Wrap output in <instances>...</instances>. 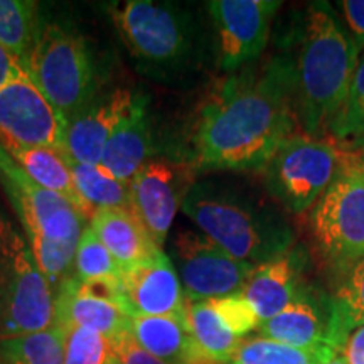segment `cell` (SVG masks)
Masks as SVG:
<instances>
[{
	"instance_id": "37",
	"label": "cell",
	"mask_w": 364,
	"mask_h": 364,
	"mask_svg": "<svg viewBox=\"0 0 364 364\" xmlns=\"http://www.w3.org/2000/svg\"><path fill=\"white\" fill-rule=\"evenodd\" d=\"M349 145H351V147H349V150H351L354 156L358 157V161L364 166V136H363V139L356 140V142L349 144Z\"/></svg>"
},
{
	"instance_id": "35",
	"label": "cell",
	"mask_w": 364,
	"mask_h": 364,
	"mask_svg": "<svg viewBox=\"0 0 364 364\" xmlns=\"http://www.w3.org/2000/svg\"><path fill=\"white\" fill-rule=\"evenodd\" d=\"M341 356L348 364H364V326H359L344 341Z\"/></svg>"
},
{
	"instance_id": "5",
	"label": "cell",
	"mask_w": 364,
	"mask_h": 364,
	"mask_svg": "<svg viewBox=\"0 0 364 364\" xmlns=\"http://www.w3.org/2000/svg\"><path fill=\"white\" fill-rule=\"evenodd\" d=\"M358 162L349 149L322 136L294 134L279 145L262 167L263 182L273 201L302 215L316 206L338 177Z\"/></svg>"
},
{
	"instance_id": "22",
	"label": "cell",
	"mask_w": 364,
	"mask_h": 364,
	"mask_svg": "<svg viewBox=\"0 0 364 364\" xmlns=\"http://www.w3.org/2000/svg\"><path fill=\"white\" fill-rule=\"evenodd\" d=\"M4 149L36 184L68 199L83 215L85 220L93 218V213L90 211L75 188L65 150L51 147H17V145H4Z\"/></svg>"
},
{
	"instance_id": "26",
	"label": "cell",
	"mask_w": 364,
	"mask_h": 364,
	"mask_svg": "<svg viewBox=\"0 0 364 364\" xmlns=\"http://www.w3.org/2000/svg\"><path fill=\"white\" fill-rule=\"evenodd\" d=\"M0 364H65V331L49 329L0 339Z\"/></svg>"
},
{
	"instance_id": "1",
	"label": "cell",
	"mask_w": 364,
	"mask_h": 364,
	"mask_svg": "<svg viewBox=\"0 0 364 364\" xmlns=\"http://www.w3.org/2000/svg\"><path fill=\"white\" fill-rule=\"evenodd\" d=\"M295 125L292 65L279 49L208 95L189 136V161L204 171H262Z\"/></svg>"
},
{
	"instance_id": "4",
	"label": "cell",
	"mask_w": 364,
	"mask_h": 364,
	"mask_svg": "<svg viewBox=\"0 0 364 364\" xmlns=\"http://www.w3.org/2000/svg\"><path fill=\"white\" fill-rule=\"evenodd\" d=\"M122 43L145 76L176 81L203 68L208 38L194 12L176 2L127 0L108 6Z\"/></svg>"
},
{
	"instance_id": "27",
	"label": "cell",
	"mask_w": 364,
	"mask_h": 364,
	"mask_svg": "<svg viewBox=\"0 0 364 364\" xmlns=\"http://www.w3.org/2000/svg\"><path fill=\"white\" fill-rule=\"evenodd\" d=\"M339 354L332 348L322 346L316 349L295 348L279 341L253 338L241 343L231 358V364H326Z\"/></svg>"
},
{
	"instance_id": "31",
	"label": "cell",
	"mask_w": 364,
	"mask_h": 364,
	"mask_svg": "<svg viewBox=\"0 0 364 364\" xmlns=\"http://www.w3.org/2000/svg\"><path fill=\"white\" fill-rule=\"evenodd\" d=\"M65 331V364H107L110 339L98 332L70 327Z\"/></svg>"
},
{
	"instance_id": "15",
	"label": "cell",
	"mask_w": 364,
	"mask_h": 364,
	"mask_svg": "<svg viewBox=\"0 0 364 364\" xmlns=\"http://www.w3.org/2000/svg\"><path fill=\"white\" fill-rule=\"evenodd\" d=\"M258 331L262 338L306 349L327 346L341 353L346 341L334 300L311 287H304L290 306L263 322Z\"/></svg>"
},
{
	"instance_id": "9",
	"label": "cell",
	"mask_w": 364,
	"mask_h": 364,
	"mask_svg": "<svg viewBox=\"0 0 364 364\" xmlns=\"http://www.w3.org/2000/svg\"><path fill=\"white\" fill-rule=\"evenodd\" d=\"M0 181L24 228L27 241L49 240L78 247L85 218L68 199L41 188L0 144Z\"/></svg>"
},
{
	"instance_id": "8",
	"label": "cell",
	"mask_w": 364,
	"mask_h": 364,
	"mask_svg": "<svg viewBox=\"0 0 364 364\" xmlns=\"http://www.w3.org/2000/svg\"><path fill=\"white\" fill-rule=\"evenodd\" d=\"M312 230L332 265L348 272L364 257V166L354 162L316 203Z\"/></svg>"
},
{
	"instance_id": "10",
	"label": "cell",
	"mask_w": 364,
	"mask_h": 364,
	"mask_svg": "<svg viewBox=\"0 0 364 364\" xmlns=\"http://www.w3.org/2000/svg\"><path fill=\"white\" fill-rule=\"evenodd\" d=\"M280 0H211L206 4L215 27V56L228 75L245 70L265 51Z\"/></svg>"
},
{
	"instance_id": "23",
	"label": "cell",
	"mask_w": 364,
	"mask_h": 364,
	"mask_svg": "<svg viewBox=\"0 0 364 364\" xmlns=\"http://www.w3.org/2000/svg\"><path fill=\"white\" fill-rule=\"evenodd\" d=\"M186 324L208 364L230 363L243 339L235 336L218 316L211 300H186Z\"/></svg>"
},
{
	"instance_id": "33",
	"label": "cell",
	"mask_w": 364,
	"mask_h": 364,
	"mask_svg": "<svg viewBox=\"0 0 364 364\" xmlns=\"http://www.w3.org/2000/svg\"><path fill=\"white\" fill-rule=\"evenodd\" d=\"M110 354L118 364H167L136 343L130 331L110 339Z\"/></svg>"
},
{
	"instance_id": "13",
	"label": "cell",
	"mask_w": 364,
	"mask_h": 364,
	"mask_svg": "<svg viewBox=\"0 0 364 364\" xmlns=\"http://www.w3.org/2000/svg\"><path fill=\"white\" fill-rule=\"evenodd\" d=\"M186 172L174 164L152 159L129 182L130 211L159 248L167 241L177 211L193 188Z\"/></svg>"
},
{
	"instance_id": "2",
	"label": "cell",
	"mask_w": 364,
	"mask_h": 364,
	"mask_svg": "<svg viewBox=\"0 0 364 364\" xmlns=\"http://www.w3.org/2000/svg\"><path fill=\"white\" fill-rule=\"evenodd\" d=\"M279 49L292 65L294 110L302 134L322 136L343 107L361 51L329 2H311L290 19Z\"/></svg>"
},
{
	"instance_id": "20",
	"label": "cell",
	"mask_w": 364,
	"mask_h": 364,
	"mask_svg": "<svg viewBox=\"0 0 364 364\" xmlns=\"http://www.w3.org/2000/svg\"><path fill=\"white\" fill-rule=\"evenodd\" d=\"M90 226L124 272L164 252L130 209H100Z\"/></svg>"
},
{
	"instance_id": "25",
	"label": "cell",
	"mask_w": 364,
	"mask_h": 364,
	"mask_svg": "<svg viewBox=\"0 0 364 364\" xmlns=\"http://www.w3.org/2000/svg\"><path fill=\"white\" fill-rule=\"evenodd\" d=\"M68 164L75 188L93 215L100 209H130L129 184L117 181L100 166L78 162L70 156Z\"/></svg>"
},
{
	"instance_id": "19",
	"label": "cell",
	"mask_w": 364,
	"mask_h": 364,
	"mask_svg": "<svg viewBox=\"0 0 364 364\" xmlns=\"http://www.w3.org/2000/svg\"><path fill=\"white\" fill-rule=\"evenodd\" d=\"M156 152L154 132L149 117V100L145 95L136 97L108 139L100 167L117 181L129 182Z\"/></svg>"
},
{
	"instance_id": "16",
	"label": "cell",
	"mask_w": 364,
	"mask_h": 364,
	"mask_svg": "<svg viewBox=\"0 0 364 364\" xmlns=\"http://www.w3.org/2000/svg\"><path fill=\"white\" fill-rule=\"evenodd\" d=\"M122 295L130 316L186 317V295L179 275L164 252L124 272Z\"/></svg>"
},
{
	"instance_id": "6",
	"label": "cell",
	"mask_w": 364,
	"mask_h": 364,
	"mask_svg": "<svg viewBox=\"0 0 364 364\" xmlns=\"http://www.w3.org/2000/svg\"><path fill=\"white\" fill-rule=\"evenodd\" d=\"M26 73L66 124L98 95L88 44L61 24L41 26Z\"/></svg>"
},
{
	"instance_id": "17",
	"label": "cell",
	"mask_w": 364,
	"mask_h": 364,
	"mask_svg": "<svg viewBox=\"0 0 364 364\" xmlns=\"http://www.w3.org/2000/svg\"><path fill=\"white\" fill-rule=\"evenodd\" d=\"M136 97L132 90L97 95L66 125L65 152L75 161L100 166L108 139Z\"/></svg>"
},
{
	"instance_id": "12",
	"label": "cell",
	"mask_w": 364,
	"mask_h": 364,
	"mask_svg": "<svg viewBox=\"0 0 364 364\" xmlns=\"http://www.w3.org/2000/svg\"><path fill=\"white\" fill-rule=\"evenodd\" d=\"M66 122L26 71L0 88V144L65 150Z\"/></svg>"
},
{
	"instance_id": "36",
	"label": "cell",
	"mask_w": 364,
	"mask_h": 364,
	"mask_svg": "<svg viewBox=\"0 0 364 364\" xmlns=\"http://www.w3.org/2000/svg\"><path fill=\"white\" fill-rule=\"evenodd\" d=\"M22 71H24V68H22L19 63H17V59L0 44V88H2L4 85H7L11 80L16 78L17 75H21Z\"/></svg>"
},
{
	"instance_id": "34",
	"label": "cell",
	"mask_w": 364,
	"mask_h": 364,
	"mask_svg": "<svg viewBox=\"0 0 364 364\" xmlns=\"http://www.w3.org/2000/svg\"><path fill=\"white\" fill-rule=\"evenodd\" d=\"M343 17L351 31V38L359 48L364 49V0H343L339 2Z\"/></svg>"
},
{
	"instance_id": "32",
	"label": "cell",
	"mask_w": 364,
	"mask_h": 364,
	"mask_svg": "<svg viewBox=\"0 0 364 364\" xmlns=\"http://www.w3.org/2000/svg\"><path fill=\"white\" fill-rule=\"evenodd\" d=\"M209 300H211L218 316L225 321V324L230 327V331L233 332L235 336H238L240 339L245 341V338H247L250 332H253L255 329H260V318H258L257 312H255L253 307L248 304V300L241 294Z\"/></svg>"
},
{
	"instance_id": "29",
	"label": "cell",
	"mask_w": 364,
	"mask_h": 364,
	"mask_svg": "<svg viewBox=\"0 0 364 364\" xmlns=\"http://www.w3.org/2000/svg\"><path fill=\"white\" fill-rule=\"evenodd\" d=\"M327 132L343 144H353L364 136V51L359 56L348 97Z\"/></svg>"
},
{
	"instance_id": "39",
	"label": "cell",
	"mask_w": 364,
	"mask_h": 364,
	"mask_svg": "<svg viewBox=\"0 0 364 364\" xmlns=\"http://www.w3.org/2000/svg\"><path fill=\"white\" fill-rule=\"evenodd\" d=\"M107 364H118V363L115 361V359H113V358H112V354H110V358H108V361H107Z\"/></svg>"
},
{
	"instance_id": "24",
	"label": "cell",
	"mask_w": 364,
	"mask_h": 364,
	"mask_svg": "<svg viewBox=\"0 0 364 364\" xmlns=\"http://www.w3.org/2000/svg\"><path fill=\"white\" fill-rule=\"evenodd\" d=\"M38 2L31 0H0V44L24 68L38 41Z\"/></svg>"
},
{
	"instance_id": "28",
	"label": "cell",
	"mask_w": 364,
	"mask_h": 364,
	"mask_svg": "<svg viewBox=\"0 0 364 364\" xmlns=\"http://www.w3.org/2000/svg\"><path fill=\"white\" fill-rule=\"evenodd\" d=\"M73 275L81 282H100V284L113 285L122 292L124 270L91 226H86L81 235L75 255Z\"/></svg>"
},
{
	"instance_id": "21",
	"label": "cell",
	"mask_w": 364,
	"mask_h": 364,
	"mask_svg": "<svg viewBox=\"0 0 364 364\" xmlns=\"http://www.w3.org/2000/svg\"><path fill=\"white\" fill-rule=\"evenodd\" d=\"M130 332L136 343L167 364H208L186 324V317L132 316Z\"/></svg>"
},
{
	"instance_id": "38",
	"label": "cell",
	"mask_w": 364,
	"mask_h": 364,
	"mask_svg": "<svg viewBox=\"0 0 364 364\" xmlns=\"http://www.w3.org/2000/svg\"><path fill=\"white\" fill-rule=\"evenodd\" d=\"M326 364H348V363H346V359L341 356V354H336V356L332 358L329 363H326Z\"/></svg>"
},
{
	"instance_id": "7",
	"label": "cell",
	"mask_w": 364,
	"mask_h": 364,
	"mask_svg": "<svg viewBox=\"0 0 364 364\" xmlns=\"http://www.w3.org/2000/svg\"><path fill=\"white\" fill-rule=\"evenodd\" d=\"M56 324V292L17 230L0 226V339Z\"/></svg>"
},
{
	"instance_id": "11",
	"label": "cell",
	"mask_w": 364,
	"mask_h": 364,
	"mask_svg": "<svg viewBox=\"0 0 364 364\" xmlns=\"http://www.w3.org/2000/svg\"><path fill=\"white\" fill-rule=\"evenodd\" d=\"M172 257L189 302L240 294L257 270L255 265L231 257L206 235L196 231H179L174 236Z\"/></svg>"
},
{
	"instance_id": "3",
	"label": "cell",
	"mask_w": 364,
	"mask_h": 364,
	"mask_svg": "<svg viewBox=\"0 0 364 364\" xmlns=\"http://www.w3.org/2000/svg\"><path fill=\"white\" fill-rule=\"evenodd\" d=\"M181 209L203 235L250 265H265L295 243L284 213L238 184L223 181L193 184Z\"/></svg>"
},
{
	"instance_id": "30",
	"label": "cell",
	"mask_w": 364,
	"mask_h": 364,
	"mask_svg": "<svg viewBox=\"0 0 364 364\" xmlns=\"http://www.w3.org/2000/svg\"><path fill=\"white\" fill-rule=\"evenodd\" d=\"M332 300L346 338L356 327L364 326V257L349 268Z\"/></svg>"
},
{
	"instance_id": "18",
	"label": "cell",
	"mask_w": 364,
	"mask_h": 364,
	"mask_svg": "<svg viewBox=\"0 0 364 364\" xmlns=\"http://www.w3.org/2000/svg\"><path fill=\"white\" fill-rule=\"evenodd\" d=\"M307 263V250L294 245L289 252L265 265L257 267L240 294L248 300L262 324L290 306L300 294L304 289L302 277Z\"/></svg>"
},
{
	"instance_id": "14",
	"label": "cell",
	"mask_w": 364,
	"mask_h": 364,
	"mask_svg": "<svg viewBox=\"0 0 364 364\" xmlns=\"http://www.w3.org/2000/svg\"><path fill=\"white\" fill-rule=\"evenodd\" d=\"M130 311L117 287L81 282L75 275L56 290V326L83 327L113 339L130 331Z\"/></svg>"
}]
</instances>
